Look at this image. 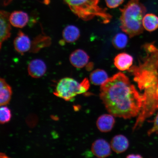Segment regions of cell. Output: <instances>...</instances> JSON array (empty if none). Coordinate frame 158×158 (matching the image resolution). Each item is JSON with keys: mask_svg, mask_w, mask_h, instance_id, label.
<instances>
[{"mask_svg": "<svg viewBox=\"0 0 158 158\" xmlns=\"http://www.w3.org/2000/svg\"><path fill=\"white\" fill-rule=\"evenodd\" d=\"M100 96L110 114L125 119L138 116L144 101L143 95L121 72L108 78L101 85Z\"/></svg>", "mask_w": 158, "mask_h": 158, "instance_id": "obj_1", "label": "cell"}, {"mask_svg": "<svg viewBox=\"0 0 158 158\" xmlns=\"http://www.w3.org/2000/svg\"><path fill=\"white\" fill-rule=\"evenodd\" d=\"M145 55L139 59L138 65L132 66L128 72L134 77L143 95L151 96L158 94V48L153 43L143 44Z\"/></svg>", "mask_w": 158, "mask_h": 158, "instance_id": "obj_2", "label": "cell"}, {"mask_svg": "<svg viewBox=\"0 0 158 158\" xmlns=\"http://www.w3.org/2000/svg\"><path fill=\"white\" fill-rule=\"evenodd\" d=\"M120 28L130 38L143 33V18L147 9L139 0H130L123 8L120 9Z\"/></svg>", "mask_w": 158, "mask_h": 158, "instance_id": "obj_3", "label": "cell"}, {"mask_svg": "<svg viewBox=\"0 0 158 158\" xmlns=\"http://www.w3.org/2000/svg\"><path fill=\"white\" fill-rule=\"evenodd\" d=\"M73 13L85 21L98 17L102 23H109L112 19L106 9L99 5L100 0H64Z\"/></svg>", "mask_w": 158, "mask_h": 158, "instance_id": "obj_4", "label": "cell"}, {"mask_svg": "<svg viewBox=\"0 0 158 158\" xmlns=\"http://www.w3.org/2000/svg\"><path fill=\"white\" fill-rule=\"evenodd\" d=\"M89 85L86 78L79 83L73 78L65 77L59 81L54 94L67 101H69L78 94L86 92L89 87Z\"/></svg>", "mask_w": 158, "mask_h": 158, "instance_id": "obj_5", "label": "cell"}, {"mask_svg": "<svg viewBox=\"0 0 158 158\" xmlns=\"http://www.w3.org/2000/svg\"><path fill=\"white\" fill-rule=\"evenodd\" d=\"M10 14L4 10L0 13V47L2 43L10 38L11 35V27L10 23Z\"/></svg>", "mask_w": 158, "mask_h": 158, "instance_id": "obj_6", "label": "cell"}, {"mask_svg": "<svg viewBox=\"0 0 158 158\" xmlns=\"http://www.w3.org/2000/svg\"><path fill=\"white\" fill-rule=\"evenodd\" d=\"M13 45L15 50L19 54L23 55L30 49L31 41L28 35L19 31L14 40Z\"/></svg>", "mask_w": 158, "mask_h": 158, "instance_id": "obj_7", "label": "cell"}, {"mask_svg": "<svg viewBox=\"0 0 158 158\" xmlns=\"http://www.w3.org/2000/svg\"><path fill=\"white\" fill-rule=\"evenodd\" d=\"M110 145L105 140L99 139L93 143L91 151L94 156L98 158L109 156L111 153Z\"/></svg>", "mask_w": 158, "mask_h": 158, "instance_id": "obj_8", "label": "cell"}, {"mask_svg": "<svg viewBox=\"0 0 158 158\" xmlns=\"http://www.w3.org/2000/svg\"><path fill=\"white\" fill-rule=\"evenodd\" d=\"M47 67L45 63L41 59H33L29 62L27 66V71L30 76L32 78H38L45 74Z\"/></svg>", "mask_w": 158, "mask_h": 158, "instance_id": "obj_9", "label": "cell"}, {"mask_svg": "<svg viewBox=\"0 0 158 158\" xmlns=\"http://www.w3.org/2000/svg\"><path fill=\"white\" fill-rule=\"evenodd\" d=\"M89 56L81 49H77L71 53L69 60L73 66L78 69L84 68L88 64Z\"/></svg>", "mask_w": 158, "mask_h": 158, "instance_id": "obj_10", "label": "cell"}, {"mask_svg": "<svg viewBox=\"0 0 158 158\" xmlns=\"http://www.w3.org/2000/svg\"><path fill=\"white\" fill-rule=\"evenodd\" d=\"M11 25L17 28H22L26 26L29 21L28 14L24 11H15L10 15Z\"/></svg>", "mask_w": 158, "mask_h": 158, "instance_id": "obj_11", "label": "cell"}, {"mask_svg": "<svg viewBox=\"0 0 158 158\" xmlns=\"http://www.w3.org/2000/svg\"><path fill=\"white\" fill-rule=\"evenodd\" d=\"M133 57L127 53L123 52L118 54L114 59V64L118 70H128L132 66Z\"/></svg>", "mask_w": 158, "mask_h": 158, "instance_id": "obj_12", "label": "cell"}, {"mask_svg": "<svg viewBox=\"0 0 158 158\" xmlns=\"http://www.w3.org/2000/svg\"><path fill=\"white\" fill-rule=\"evenodd\" d=\"M114 116L110 114L100 116L96 122L98 129L102 133H107L111 131L115 123Z\"/></svg>", "mask_w": 158, "mask_h": 158, "instance_id": "obj_13", "label": "cell"}, {"mask_svg": "<svg viewBox=\"0 0 158 158\" xmlns=\"http://www.w3.org/2000/svg\"><path fill=\"white\" fill-rule=\"evenodd\" d=\"M129 145L127 138L122 135L114 136L110 142L112 149L117 153H121L126 151L129 147Z\"/></svg>", "mask_w": 158, "mask_h": 158, "instance_id": "obj_14", "label": "cell"}, {"mask_svg": "<svg viewBox=\"0 0 158 158\" xmlns=\"http://www.w3.org/2000/svg\"><path fill=\"white\" fill-rule=\"evenodd\" d=\"M80 30L73 25L67 26L62 31V37L65 42L72 43L76 42L80 38Z\"/></svg>", "mask_w": 158, "mask_h": 158, "instance_id": "obj_15", "label": "cell"}, {"mask_svg": "<svg viewBox=\"0 0 158 158\" xmlns=\"http://www.w3.org/2000/svg\"><path fill=\"white\" fill-rule=\"evenodd\" d=\"M12 94L11 88L4 79L0 80V105L5 106L9 103Z\"/></svg>", "mask_w": 158, "mask_h": 158, "instance_id": "obj_16", "label": "cell"}, {"mask_svg": "<svg viewBox=\"0 0 158 158\" xmlns=\"http://www.w3.org/2000/svg\"><path fill=\"white\" fill-rule=\"evenodd\" d=\"M90 80L93 84L102 85L108 79L107 73L102 69H97L93 71L90 75Z\"/></svg>", "mask_w": 158, "mask_h": 158, "instance_id": "obj_17", "label": "cell"}, {"mask_svg": "<svg viewBox=\"0 0 158 158\" xmlns=\"http://www.w3.org/2000/svg\"><path fill=\"white\" fill-rule=\"evenodd\" d=\"M143 24L144 28L148 31H153L158 28V17L152 13L144 16Z\"/></svg>", "mask_w": 158, "mask_h": 158, "instance_id": "obj_18", "label": "cell"}, {"mask_svg": "<svg viewBox=\"0 0 158 158\" xmlns=\"http://www.w3.org/2000/svg\"><path fill=\"white\" fill-rule=\"evenodd\" d=\"M128 41L127 35L123 33H118L114 37L112 44L114 48L122 49L125 48Z\"/></svg>", "mask_w": 158, "mask_h": 158, "instance_id": "obj_19", "label": "cell"}, {"mask_svg": "<svg viewBox=\"0 0 158 158\" xmlns=\"http://www.w3.org/2000/svg\"><path fill=\"white\" fill-rule=\"evenodd\" d=\"M11 114L10 110L7 106H1L0 108V122L4 124L9 122L11 119Z\"/></svg>", "mask_w": 158, "mask_h": 158, "instance_id": "obj_20", "label": "cell"}, {"mask_svg": "<svg viewBox=\"0 0 158 158\" xmlns=\"http://www.w3.org/2000/svg\"><path fill=\"white\" fill-rule=\"evenodd\" d=\"M124 0H105L106 5L110 9L115 8L123 2Z\"/></svg>", "mask_w": 158, "mask_h": 158, "instance_id": "obj_21", "label": "cell"}, {"mask_svg": "<svg viewBox=\"0 0 158 158\" xmlns=\"http://www.w3.org/2000/svg\"><path fill=\"white\" fill-rule=\"evenodd\" d=\"M158 132V112L156 118L154 120L153 127L148 132V135L150 136L152 134Z\"/></svg>", "mask_w": 158, "mask_h": 158, "instance_id": "obj_22", "label": "cell"}, {"mask_svg": "<svg viewBox=\"0 0 158 158\" xmlns=\"http://www.w3.org/2000/svg\"><path fill=\"white\" fill-rule=\"evenodd\" d=\"M93 68L94 64L93 63L90 62L88 64L86 65V70L88 71H90L91 70H92Z\"/></svg>", "mask_w": 158, "mask_h": 158, "instance_id": "obj_23", "label": "cell"}, {"mask_svg": "<svg viewBox=\"0 0 158 158\" xmlns=\"http://www.w3.org/2000/svg\"><path fill=\"white\" fill-rule=\"evenodd\" d=\"M127 158H142L141 156L139 155H136V154H131L128 155Z\"/></svg>", "mask_w": 158, "mask_h": 158, "instance_id": "obj_24", "label": "cell"}, {"mask_svg": "<svg viewBox=\"0 0 158 158\" xmlns=\"http://www.w3.org/2000/svg\"><path fill=\"white\" fill-rule=\"evenodd\" d=\"M12 0H4V4L5 5H6L11 2Z\"/></svg>", "mask_w": 158, "mask_h": 158, "instance_id": "obj_25", "label": "cell"}]
</instances>
